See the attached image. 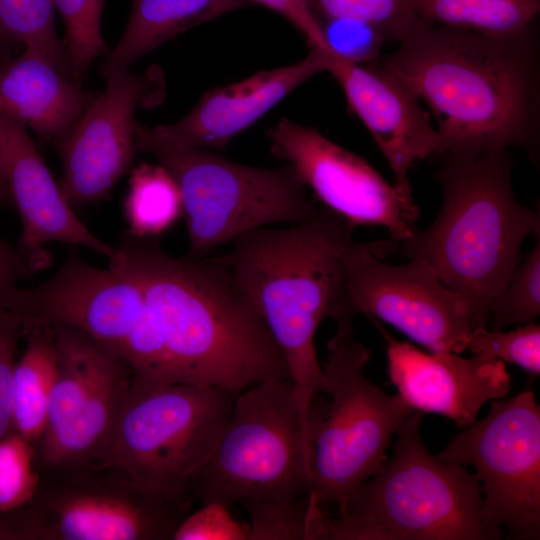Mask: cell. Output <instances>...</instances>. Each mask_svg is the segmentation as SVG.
<instances>
[{
    "label": "cell",
    "mask_w": 540,
    "mask_h": 540,
    "mask_svg": "<svg viewBox=\"0 0 540 540\" xmlns=\"http://www.w3.org/2000/svg\"><path fill=\"white\" fill-rule=\"evenodd\" d=\"M245 510L247 540H314L317 519L326 513L309 498L254 504Z\"/></svg>",
    "instance_id": "cell-30"
},
{
    "label": "cell",
    "mask_w": 540,
    "mask_h": 540,
    "mask_svg": "<svg viewBox=\"0 0 540 540\" xmlns=\"http://www.w3.org/2000/svg\"><path fill=\"white\" fill-rule=\"evenodd\" d=\"M436 159L440 211L397 248L409 260L427 264L467 301L478 327H487L489 306L522 259L525 238L539 232L540 216L515 196L509 149Z\"/></svg>",
    "instance_id": "cell-4"
},
{
    "label": "cell",
    "mask_w": 540,
    "mask_h": 540,
    "mask_svg": "<svg viewBox=\"0 0 540 540\" xmlns=\"http://www.w3.org/2000/svg\"><path fill=\"white\" fill-rule=\"evenodd\" d=\"M183 215L178 185L162 165L142 163L132 170L124 201L128 234L158 238Z\"/></svg>",
    "instance_id": "cell-25"
},
{
    "label": "cell",
    "mask_w": 540,
    "mask_h": 540,
    "mask_svg": "<svg viewBox=\"0 0 540 540\" xmlns=\"http://www.w3.org/2000/svg\"><path fill=\"white\" fill-rule=\"evenodd\" d=\"M354 315L336 310V330L321 364L323 393L330 401L313 436L310 502L327 513L342 510L368 478L380 471L386 450L404 419L415 412L396 394L368 380L372 352L355 336Z\"/></svg>",
    "instance_id": "cell-8"
},
{
    "label": "cell",
    "mask_w": 540,
    "mask_h": 540,
    "mask_svg": "<svg viewBox=\"0 0 540 540\" xmlns=\"http://www.w3.org/2000/svg\"><path fill=\"white\" fill-rule=\"evenodd\" d=\"M320 21L347 18L369 24L386 42L399 43L418 23L415 0H306Z\"/></svg>",
    "instance_id": "cell-27"
},
{
    "label": "cell",
    "mask_w": 540,
    "mask_h": 540,
    "mask_svg": "<svg viewBox=\"0 0 540 540\" xmlns=\"http://www.w3.org/2000/svg\"><path fill=\"white\" fill-rule=\"evenodd\" d=\"M106 80L105 90L93 95L74 128L55 144L63 168L60 187L73 207L108 196L138 151L136 110L157 106L165 96L164 74L157 66Z\"/></svg>",
    "instance_id": "cell-14"
},
{
    "label": "cell",
    "mask_w": 540,
    "mask_h": 540,
    "mask_svg": "<svg viewBox=\"0 0 540 540\" xmlns=\"http://www.w3.org/2000/svg\"><path fill=\"white\" fill-rule=\"evenodd\" d=\"M467 349L517 365L529 375L540 374V326L534 322L504 331L500 328H476Z\"/></svg>",
    "instance_id": "cell-32"
},
{
    "label": "cell",
    "mask_w": 540,
    "mask_h": 540,
    "mask_svg": "<svg viewBox=\"0 0 540 540\" xmlns=\"http://www.w3.org/2000/svg\"><path fill=\"white\" fill-rule=\"evenodd\" d=\"M423 413L398 428L393 453L363 482L337 516L324 514L315 540H500L481 516L482 493L465 466L430 453Z\"/></svg>",
    "instance_id": "cell-5"
},
{
    "label": "cell",
    "mask_w": 540,
    "mask_h": 540,
    "mask_svg": "<svg viewBox=\"0 0 540 540\" xmlns=\"http://www.w3.org/2000/svg\"><path fill=\"white\" fill-rule=\"evenodd\" d=\"M139 151L151 154L176 181L192 257H205L261 227L305 222L319 209L288 164L253 167L205 149L161 144L145 145Z\"/></svg>",
    "instance_id": "cell-9"
},
{
    "label": "cell",
    "mask_w": 540,
    "mask_h": 540,
    "mask_svg": "<svg viewBox=\"0 0 540 540\" xmlns=\"http://www.w3.org/2000/svg\"><path fill=\"white\" fill-rule=\"evenodd\" d=\"M436 456L475 469L488 527L507 539L540 538V407L532 390L490 401L487 415Z\"/></svg>",
    "instance_id": "cell-11"
},
{
    "label": "cell",
    "mask_w": 540,
    "mask_h": 540,
    "mask_svg": "<svg viewBox=\"0 0 540 540\" xmlns=\"http://www.w3.org/2000/svg\"><path fill=\"white\" fill-rule=\"evenodd\" d=\"M63 18V45L73 78L87 73L95 58L107 50L101 33V15L105 0H54Z\"/></svg>",
    "instance_id": "cell-28"
},
{
    "label": "cell",
    "mask_w": 540,
    "mask_h": 540,
    "mask_svg": "<svg viewBox=\"0 0 540 540\" xmlns=\"http://www.w3.org/2000/svg\"><path fill=\"white\" fill-rule=\"evenodd\" d=\"M0 166L19 213V247L45 250L51 242L84 246L110 259L115 247L106 243L78 218L64 196L27 128L0 112Z\"/></svg>",
    "instance_id": "cell-20"
},
{
    "label": "cell",
    "mask_w": 540,
    "mask_h": 540,
    "mask_svg": "<svg viewBox=\"0 0 540 540\" xmlns=\"http://www.w3.org/2000/svg\"><path fill=\"white\" fill-rule=\"evenodd\" d=\"M247 524H241L230 507L219 502H206L185 515L173 532V540H247Z\"/></svg>",
    "instance_id": "cell-34"
},
{
    "label": "cell",
    "mask_w": 540,
    "mask_h": 540,
    "mask_svg": "<svg viewBox=\"0 0 540 540\" xmlns=\"http://www.w3.org/2000/svg\"><path fill=\"white\" fill-rule=\"evenodd\" d=\"M249 5L270 9L290 22L307 40L310 48L329 53L320 21L306 0H245Z\"/></svg>",
    "instance_id": "cell-37"
},
{
    "label": "cell",
    "mask_w": 540,
    "mask_h": 540,
    "mask_svg": "<svg viewBox=\"0 0 540 540\" xmlns=\"http://www.w3.org/2000/svg\"><path fill=\"white\" fill-rule=\"evenodd\" d=\"M22 320L14 312L0 308V438L14 431L13 381L17 342Z\"/></svg>",
    "instance_id": "cell-35"
},
{
    "label": "cell",
    "mask_w": 540,
    "mask_h": 540,
    "mask_svg": "<svg viewBox=\"0 0 540 540\" xmlns=\"http://www.w3.org/2000/svg\"><path fill=\"white\" fill-rule=\"evenodd\" d=\"M327 72L325 54L310 48L301 60L261 70L248 78L205 92L192 110L172 124L135 126L137 150L149 144L225 150L286 96L319 73Z\"/></svg>",
    "instance_id": "cell-19"
},
{
    "label": "cell",
    "mask_w": 540,
    "mask_h": 540,
    "mask_svg": "<svg viewBox=\"0 0 540 540\" xmlns=\"http://www.w3.org/2000/svg\"><path fill=\"white\" fill-rule=\"evenodd\" d=\"M92 97L35 50L25 48L0 66V112L54 145L74 128Z\"/></svg>",
    "instance_id": "cell-21"
},
{
    "label": "cell",
    "mask_w": 540,
    "mask_h": 540,
    "mask_svg": "<svg viewBox=\"0 0 540 540\" xmlns=\"http://www.w3.org/2000/svg\"><path fill=\"white\" fill-rule=\"evenodd\" d=\"M248 6L245 0H133L126 29L108 52L101 76L108 79L128 71L177 35Z\"/></svg>",
    "instance_id": "cell-22"
},
{
    "label": "cell",
    "mask_w": 540,
    "mask_h": 540,
    "mask_svg": "<svg viewBox=\"0 0 540 540\" xmlns=\"http://www.w3.org/2000/svg\"><path fill=\"white\" fill-rule=\"evenodd\" d=\"M267 137L272 155L290 165L324 207L355 227H385L397 244L412 235L418 216L363 157L288 118H281Z\"/></svg>",
    "instance_id": "cell-15"
},
{
    "label": "cell",
    "mask_w": 540,
    "mask_h": 540,
    "mask_svg": "<svg viewBox=\"0 0 540 540\" xmlns=\"http://www.w3.org/2000/svg\"><path fill=\"white\" fill-rule=\"evenodd\" d=\"M2 308L21 318L23 334L37 326H67L123 359L146 301L133 278L111 266L95 267L82 258L77 246H69L63 263L49 279L32 288L18 286Z\"/></svg>",
    "instance_id": "cell-16"
},
{
    "label": "cell",
    "mask_w": 540,
    "mask_h": 540,
    "mask_svg": "<svg viewBox=\"0 0 540 540\" xmlns=\"http://www.w3.org/2000/svg\"><path fill=\"white\" fill-rule=\"evenodd\" d=\"M54 0H0V20L8 36L35 50L72 77L63 42L55 27Z\"/></svg>",
    "instance_id": "cell-26"
},
{
    "label": "cell",
    "mask_w": 540,
    "mask_h": 540,
    "mask_svg": "<svg viewBox=\"0 0 540 540\" xmlns=\"http://www.w3.org/2000/svg\"><path fill=\"white\" fill-rule=\"evenodd\" d=\"M381 64L429 108L445 144L443 154L515 147L539 162L535 28L489 35L418 21Z\"/></svg>",
    "instance_id": "cell-1"
},
{
    "label": "cell",
    "mask_w": 540,
    "mask_h": 540,
    "mask_svg": "<svg viewBox=\"0 0 540 540\" xmlns=\"http://www.w3.org/2000/svg\"><path fill=\"white\" fill-rule=\"evenodd\" d=\"M321 26L329 52L355 64L377 61L386 42L375 28L354 19H328Z\"/></svg>",
    "instance_id": "cell-33"
},
{
    "label": "cell",
    "mask_w": 540,
    "mask_h": 540,
    "mask_svg": "<svg viewBox=\"0 0 540 540\" xmlns=\"http://www.w3.org/2000/svg\"><path fill=\"white\" fill-rule=\"evenodd\" d=\"M14 43L4 30L0 20V66L11 58Z\"/></svg>",
    "instance_id": "cell-38"
},
{
    "label": "cell",
    "mask_w": 540,
    "mask_h": 540,
    "mask_svg": "<svg viewBox=\"0 0 540 540\" xmlns=\"http://www.w3.org/2000/svg\"><path fill=\"white\" fill-rule=\"evenodd\" d=\"M418 21L489 35L535 28L540 0H415Z\"/></svg>",
    "instance_id": "cell-24"
},
{
    "label": "cell",
    "mask_w": 540,
    "mask_h": 540,
    "mask_svg": "<svg viewBox=\"0 0 540 540\" xmlns=\"http://www.w3.org/2000/svg\"><path fill=\"white\" fill-rule=\"evenodd\" d=\"M40 474L32 443L15 431L0 438V512L30 504L39 491Z\"/></svg>",
    "instance_id": "cell-31"
},
{
    "label": "cell",
    "mask_w": 540,
    "mask_h": 540,
    "mask_svg": "<svg viewBox=\"0 0 540 540\" xmlns=\"http://www.w3.org/2000/svg\"><path fill=\"white\" fill-rule=\"evenodd\" d=\"M51 327L57 371L36 465L49 474L97 468L132 374L119 355L87 334Z\"/></svg>",
    "instance_id": "cell-10"
},
{
    "label": "cell",
    "mask_w": 540,
    "mask_h": 540,
    "mask_svg": "<svg viewBox=\"0 0 540 540\" xmlns=\"http://www.w3.org/2000/svg\"><path fill=\"white\" fill-rule=\"evenodd\" d=\"M396 249L392 239L354 241L343 255L345 295L334 311L383 321L430 352L467 350L479 328L467 301L420 260L404 265L382 261Z\"/></svg>",
    "instance_id": "cell-12"
},
{
    "label": "cell",
    "mask_w": 540,
    "mask_h": 540,
    "mask_svg": "<svg viewBox=\"0 0 540 540\" xmlns=\"http://www.w3.org/2000/svg\"><path fill=\"white\" fill-rule=\"evenodd\" d=\"M109 266L141 287L178 382L233 394L289 379L284 355L223 256L174 257L125 232Z\"/></svg>",
    "instance_id": "cell-2"
},
{
    "label": "cell",
    "mask_w": 540,
    "mask_h": 540,
    "mask_svg": "<svg viewBox=\"0 0 540 540\" xmlns=\"http://www.w3.org/2000/svg\"><path fill=\"white\" fill-rule=\"evenodd\" d=\"M354 228L321 206L305 222L261 227L240 236L223 256L281 349L306 415L323 393L316 331L344 298L343 255L355 241Z\"/></svg>",
    "instance_id": "cell-3"
},
{
    "label": "cell",
    "mask_w": 540,
    "mask_h": 540,
    "mask_svg": "<svg viewBox=\"0 0 540 540\" xmlns=\"http://www.w3.org/2000/svg\"><path fill=\"white\" fill-rule=\"evenodd\" d=\"M235 395L212 385L132 377L97 468L185 508Z\"/></svg>",
    "instance_id": "cell-7"
},
{
    "label": "cell",
    "mask_w": 540,
    "mask_h": 540,
    "mask_svg": "<svg viewBox=\"0 0 540 540\" xmlns=\"http://www.w3.org/2000/svg\"><path fill=\"white\" fill-rule=\"evenodd\" d=\"M324 407L301 409L290 379H268L235 395L190 497L229 507L309 498L313 436Z\"/></svg>",
    "instance_id": "cell-6"
},
{
    "label": "cell",
    "mask_w": 540,
    "mask_h": 540,
    "mask_svg": "<svg viewBox=\"0 0 540 540\" xmlns=\"http://www.w3.org/2000/svg\"><path fill=\"white\" fill-rule=\"evenodd\" d=\"M369 320L386 343L390 381L414 411L440 414L467 428L485 403L509 393L512 379L503 361L485 354L424 352L392 337L378 320Z\"/></svg>",
    "instance_id": "cell-18"
},
{
    "label": "cell",
    "mask_w": 540,
    "mask_h": 540,
    "mask_svg": "<svg viewBox=\"0 0 540 540\" xmlns=\"http://www.w3.org/2000/svg\"><path fill=\"white\" fill-rule=\"evenodd\" d=\"M24 334L27 347L14 370L13 428L36 447L47 425L57 354L51 326H37Z\"/></svg>",
    "instance_id": "cell-23"
},
{
    "label": "cell",
    "mask_w": 540,
    "mask_h": 540,
    "mask_svg": "<svg viewBox=\"0 0 540 540\" xmlns=\"http://www.w3.org/2000/svg\"><path fill=\"white\" fill-rule=\"evenodd\" d=\"M51 262L48 250L27 252L0 235V308L15 288L48 268Z\"/></svg>",
    "instance_id": "cell-36"
},
{
    "label": "cell",
    "mask_w": 540,
    "mask_h": 540,
    "mask_svg": "<svg viewBox=\"0 0 540 540\" xmlns=\"http://www.w3.org/2000/svg\"><path fill=\"white\" fill-rule=\"evenodd\" d=\"M327 72L340 85L349 109L373 137L394 174L409 210L419 215L409 173L416 161L438 158L443 138L418 96L381 63L355 64L325 54Z\"/></svg>",
    "instance_id": "cell-17"
},
{
    "label": "cell",
    "mask_w": 540,
    "mask_h": 540,
    "mask_svg": "<svg viewBox=\"0 0 540 540\" xmlns=\"http://www.w3.org/2000/svg\"><path fill=\"white\" fill-rule=\"evenodd\" d=\"M25 506L29 540L172 539L184 508L115 474L89 468L51 474Z\"/></svg>",
    "instance_id": "cell-13"
},
{
    "label": "cell",
    "mask_w": 540,
    "mask_h": 540,
    "mask_svg": "<svg viewBox=\"0 0 540 540\" xmlns=\"http://www.w3.org/2000/svg\"><path fill=\"white\" fill-rule=\"evenodd\" d=\"M12 204V199L0 166V209Z\"/></svg>",
    "instance_id": "cell-39"
},
{
    "label": "cell",
    "mask_w": 540,
    "mask_h": 540,
    "mask_svg": "<svg viewBox=\"0 0 540 540\" xmlns=\"http://www.w3.org/2000/svg\"><path fill=\"white\" fill-rule=\"evenodd\" d=\"M540 235L532 251L522 258L503 292L490 304L487 327L524 325L540 314Z\"/></svg>",
    "instance_id": "cell-29"
}]
</instances>
